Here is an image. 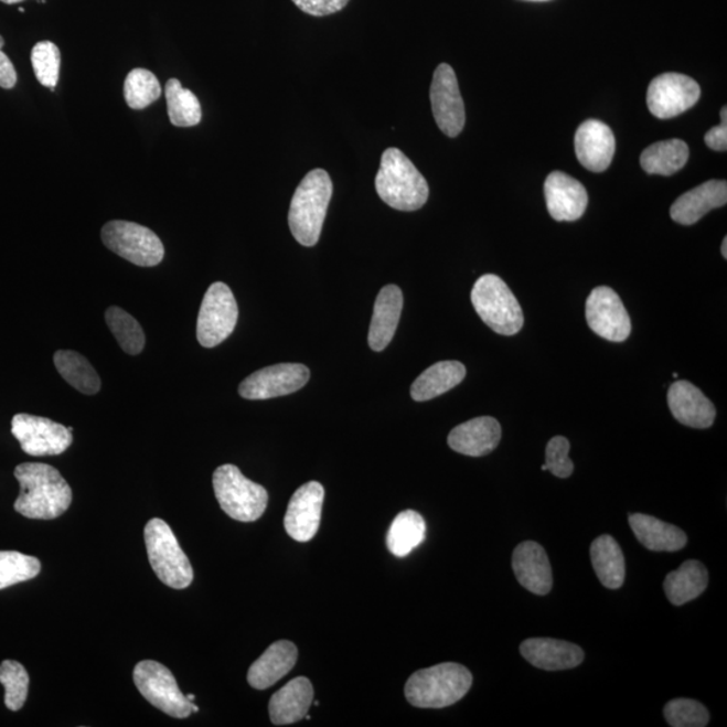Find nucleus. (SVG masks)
<instances>
[{"mask_svg": "<svg viewBox=\"0 0 727 727\" xmlns=\"http://www.w3.org/2000/svg\"><path fill=\"white\" fill-rule=\"evenodd\" d=\"M21 485L14 509L22 516L52 521L68 511L72 489L56 468L46 463H21L14 470Z\"/></svg>", "mask_w": 727, "mask_h": 727, "instance_id": "obj_1", "label": "nucleus"}, {"mask_svg": "<svg viewBox=\"0 0 727 727\" xmlns=\"http://www.w3.org/2000/svg\"><path fill=\"white\" fill-rule=\"evenodd\" d=\"M376 192L384 203L396 211L420 210L429 199V183L415 164L399 149L383 152L381 169L377 171Z\"/></svg>", "mask_w": 727, "mask_h": 727, "instance_id": "obj_2", "label": "nucleus"}, {"mask_svg": "<svg viewBox=\"0 0 727 727\" xmlns=\"http://www.w3.org/2000/svg\"><path fill=\"white\" fill-rule=\"evenodd\" d=\"M332 194V179L325 170H311L299 183L291 200L289 225L302 246L313 247L319 243Z\"/></svg>", "mask_w": 727, "mask_h": 727, "instance_id": "obj_3", "label": "nucleus"}, {"mask_svg": "<svg viewBox=\"0 0 727 727\" xmlns=\"http://www.w3.org/2000/svg\"><path fill=\"white\" fill-rule=\"evenodd\" d=\"M473 676L457 663H442L415 672L406 683L409 704L420 708H443L457 704L469 693Z\"/></svg>", "mask_w": 727, "mask_h": 727, "instance_id": "obj_4", "label": "nucleus"}, {"mask_svg": "<svg viewBox=\"0 0 727 727\" xmlns=\"http://www.w3.org/2000/svg\"><path fill=\"white\" fill-rule=\"evenodd\" d=\"M145 542L152 570L171 589L182 590L192 585L191 560L182 552L179 541L161 518H152L145 527Z\"/></svg>", "mask_w": 727, "mask_h": 727, "instance_id": "obj_5", "label": "nucleus"}, {"mask_svg": "<svg viewBox=\"0 0 727 727\" xmlns=\"http://www.w3.org/2000/svg\"><path fill=\"white\" fill-rule=\"evenodd\" d=\"M213 489L220 506L234 521L256 522L267 510L266 489L248 480L239 468L231 463L217 468L213 473Z\"/></svg>", "mask_w": 727, "mask_h": 727, "instance_id": "obj_6", "label": "nucleus"}, {"mask_svg": "<svg viewBox=\"0 0 727 727\" xmlns=\"http://www.w3.org/2000/svg\"><path fill=\"white\" fill-rule=\"evenodd\" d=\"M472 303L480 319L503 335L521 332L524 314L521 303L498 275L487 274L474 284Z\"/></svg>", "mask_w": 727, "mask_h": 727, "instance_id": "obj_7", "label": "nucleus"}, {"mask_svg": "<svg viewBox=\"0 0 727 727\" xmlns=\"http://www.w3.org/2000/svg\"><path fill=\"white\" fill-rule=\"evenodd\" d=\"M101 239L104 246L132 265L154 267L163 260V243L154 232L143 225L114 220L104 225Z\"/></svg>", "mask_w": 727, "mask_h": 727, "instance_id": "obj_8", "label": "nucleus"}, {"mask_svg": "<svg viewBox=\"0 0 727 727\" xmlns=\"http://www.w3.org/2000/svg\"><path fill=\"white\" fill-rule=\"evenodd\" d=\"M133 683L146 701L168 716L182 719L193 713V702L181 693L174 675L154 660H143L136 665Z\"/></svg>", "mask_w": 727, "mask_h": 727, "instance_id": "obj_9", "label": "nucleus"}, {"mask_svg": "<svg viewBox=\"0 0 727 727\" xmlns=\"http://www.w3.org/2000/svg\"><path fill=\"white\" fill-rule=\"evenodd\" d=\"M239 308L234 292L223 282L213 284L201 303L197 340L204 348H215L234 332Z\"/></svg>", "mask_w": 727, "mask_h": 727, "instance_id": "obj_10", "label": "nucleus"}, {"mask_svg": "<svg viewBox=\"0 0 727 727\" xmlns=\"http://www.w3.org/2000/svg\"><path fill=\"white\" fill-rule=\"evenodd\" d=\"M11 432L24 453L33 457L63 455L73 442L68 427L29 414H18L12 418Z\"/></svg>", "mask_w": 727, "mask_h": 727, "instance_id": "obj_11", "label": "nucleus"}, {"mask_svg": "<svg viewBox=\"0 0 727 727\" xmlns=\"http://www.w3.org/2000/svg\"><path fill=\"white\" fill-rule=\"evenodd\" d=\"M701 87L694 78L681 73H664L653 78L648 88V108L657 119H672L698 103Z\"/></svg>", "mask_w": 727, "mask_h": 727, "instance_id": "obj_12", "label": "nucleus"}, {"mask_svg": "<svg viewBox=\"0 0 727 727\" xmlns=\"http://www.w3.org/2000/svg\"><path fill=\"white\" fill-rule=\"evenodd\" d=\"M310 371L307 365L284 363L254 372L242 382L239 394L248 400H266L290 395L307 386Z\"/></svg>", "mask_w": 727, "mask_h": 727, "instance_id": "obj_13", "label": "nucleus"}, {"mask_svg": "<svg viewBox=\"0 0 727 727\" xmlns=\"http://www.w3.org/2000/svg\"><path fill=\"white\" fill-rule=\"evenodd\" d=\"M430 100L434 119L439 130L449 138L460 136L466 127V106L458 87L456 72L448 64H441L434 72Z\"/></svg>", "mask_w": 727, "mask_h": 727, "instance_id": "obj_14", "label": "nucleus"}, {"mask_svg": "<svg viewBox=\"0 0 727 727\" xmlns=\"http://www.w3.org/2000/svg\"><path fill=\"white\" fill-rule=\"evenodd\" d=\"M586 321L600 338L622 342L632 332L631 317L621 298L610 287H596L586 301Z\"/></svg>", "mask_w": 727, "mask_h": 727, "instance_id": "obj_15", "label": "nucleus"}, {"mask_svg": "<svg viewBox=\"0 0 727 727\" xmlns=\"http://www.w3.org/2000/svg\"><path fill=\"white\" fill-rule=\"evenodd\" d=\"M325 489L317 481L297 489L285 516L286 533L297 542H309L319 533Z\"/></svg>", "mask_w": 727, "mask_h": 727, "instance_id": "obj_16", "label": "nucleus"}, {"mask_svg": "<svg viewBox=\"0 0 727 727\" xmlns=\"http://www.w3.org/2000/svg\"><path fill=\"white\" fill-rule=\"evenodd\" d=\"M545 194L548 213L557 222H577L588 207V192L582 183L562 171L547 177Z\"/></svg>", "mask_w": 727, "mask_h": 727, "instance_id": "obj_17", "label": "nucleus"}, {"mask_svg": "<svg viewBox=\"0 0 727 727\" xmlns=\"http://www.w3.org/2000/svg\"><path fill=\"white\" fill-rule=\"evenodd\" d=\"M574 143L579 163L595 173L607 170L613 161L614 133L612 128L600 120H588L580 125Z\"/></svg>", "mask_w": 727, "mask_h": 727, "instance_id": "obj_18", "label": "nucleus"}, {"mask_svg": "<svg viewBox=\"0 0 727 727\" xmlns=\"http://www.w3.org/2000/svg\"><path fill=\"white\" fill-rule=\"evenodd\" d=\"M512 568L517 582L536 596L553 589V570L546 549L536 542H523L512 555Z\"/></svg>", "mask_w": 727, "mask_h": 727, "instance_id": "obj_19", "label": "nucleus"}, {"mask_svg": "<svg viewBox=\"0 0 727 727\" xmlns=\"http://www.w3.org/2000/svg\"><path fill=\"white\" fill-rule=\"evenodd\" d=\"M669 407L680 424L693 429H708L716 420V407L694 384L680 381L669 389Z\"/></svg>", "mask_w": 727, "mask_h": 727, "instance_id": "obj_20", "label": "nucleus"}, {"mask_svg": "<svg viewBox=\"0 0 727 727\" xmlns=\"http://www.w3.org/2000/svg\"><path fill=\"white\" fill-rule=\"evenodd\" d=\"M521 653L534 667L545 671L576 669L585 659L582 648L577 644L543 638L523 641Z\"/></svg>", "mask_w": 727, "mask_h": 727, "instance_id": "obj_21", "label": "nucleus"}, {"mask_svg": "<svg viewBox=\"0 0 727 727\" xmlns=\"http://www.w3.org/2000/svg\"><path fill=\"white\" fill-rule=\"evenodd\" d=\"M501 439V426L492 417H480L466 421L451 430L448 443L457 453L482 457L492 453Z\"/></svg>", "mask_w": 727, "mask_h": 727, "instance_id": "obj_22", "label": "nucleus"}, {"mask_svg": "<svg viewBox=\"0 0 727 727\" xmlns=\"http://www.w3.org/2000/svg\"><path fill=\"white\" fill-rule=\"evenodd\" d=\"M727 203L726 181H707L701 186L681 195L671 206V217L675 223L693 225L708 212Z\"/></svg>", "mask_w": 727, "mask_h": 727, "instance_id": "obj_23", "label": "nucleus"}, {"mask_svg": "<svg viewBox=\"0 0 727 727\" xmlns=\"http://www.w3.org/2000/svg\"><path fill=\"white\" fill-rule=\"evenodd\" d=\"M298 650L295 643L287 640L277 641L250 665L247 681L255 689H267L278 683L295 669Z\"/></svg>", "mask_w": 727, "mask_h": 727, "instance_id": "obj_24", "label": "nucleus"}, {"mask_svg": "<svg viewBox=\"0 0 727 727\" xmlns=\"http://www.w3.org/2000/svg\"><path fill=\"white\" fill-rule=\"evenodd\" d=\"M313 699V684L308 677H296L272 695L268 705L271 723L277 726L299 723L307 717Z\"/></svg>", "mask_w": 727, "mask_h": 727, "instance_id": "obj_25", "label": "nucleus"}, {"mask_svg": "<svg viewBox=\"0 0 727 727\" xmlns=\"http://www.w3.org/2000/svg\"><path fill=\"white\" fill-rule=\"evenodd\" d=\"M403 292L398 286L388 285L378 292L372 317L368 342L372 351L382 352L393 341L399 325Z\"/></svg>", "mask_w": 727, "mask_h": 727, "instance_id": "obj_26", "label": "nucleus"}, {"mask_svg": "<svg viewBox=\"0 0 727 727\" xmlns=\"http://www.w3.org/2000/svg\"><path fill=\"white\" fill-rule=\"evenodd\" d=\"M629 525L641 545L651 552L675 553L687 545V535L680 527L657 517L634 513L629 515Z\"/></svg>", "mask_w": 727, "mask_h": 727, "instance_id": "obj_27", "label": "nucleus"}, {"mask_svg": "<svg viewBox=\"0 0 727 727\" xmlns=\"http://www.w3.org/2000/svg\"><path fill=\"white\" fill-rule=\"evenodd\" d=\"M591 565L598 579L608 589H620L626 580V558L614 537L598 536L590 547Z\"/></svg>", "mask_w": 727, "mask_h": 727, "instance_id": "obj_28", "label": "nucleus"}, {"mask_svg": "<svg viewBox=\"0 0 727 727\" xmlns=\"http://www.w3.org/2000/svg\"><path fill=\"white\" fill-rule=\"evenodd\" d=\"M708 585V571L699 560H686L665 577L664 591L669 601L675 607L698 598Z\"/></svg>", "mask_w": 727, "mask_h": 727, "instance_id": "obj_29", "label": "nucleus"}, {"mask_svg": "<svg viewBox=\"0 0 727 727\" xmlns=\"http://www.w3.org/2000/svg\"><path fill=\"white\" fill-rule=\"evenodd\" d=\"M467 376V368L460 362H439L427 368L411 386L414 400L426 402L453 389Z\"/></svg>", "mask_w": 727, "mask_h": 727, "instance_id": "obj_30", "label": "nucleus"}, {"mask_svg": "<svg viewBox=\"0 0 727 727\" xmlns=\"http://www.w3.org/2000/svg\"><path fill=\"white\" fill-rule=\"evenodd\" d=\"M689 150L681 139L664 140L643 151L640 162L648 174L672 175L687 163Z\"/></svg>", "mask_w": 727, "mask_h": 727, "instance_id": "obj_31", "label": "nucleus"}, {"mask_svg": "<svg viewBox=\"0 0 727 727\" xmlns=\"http://www.w3.org/2000/svg\"><path fill=\"white\" fill-rule=\"evenodd\" d=\"M425 518L418 512L403 511L391 524L387 534V547L395 557L405 558L425 541Z\"/></svg>", "mask_w": 727, "mask_h": 727, "instance_id": "obj_32", "label": "nucleus"}, {"mask_svg": "<svg viewBox=\"0 0 727 727\" xmlns=\"http://www.w3.org/2000/svg\"><path fill=\"white\" fill-rule=\"evenodd\" d=\"M54 365L58 374L73 388L85 395H95L101 388L96 370L83 354L75 351H58L54 354Z\"/></svg>", "mask_w": 727, "mask_h": 727, "instance_id": "obj_33", "label": "nucleus"}, {"mask_svg": "<svg viewBox=\"0 0 727 727\" xmlns=\"http://www.w3.org/2000/svg\"><path fill=\"white\" fill-rule=\"evenodd\" d=\"M171 125L175 127H194L203 119L201 104L192 90L182 87L177 78H170L164 90Z\"/></svg>", "mask_w": 727, "mask_h": 727, "instance_id": "obj_34", "label": "nucleus"}, {"mask_svg": "<svg viewBox=\"0 0 727 727\" xmlns=\"http://www.w3.org/2000/svg\"><path fill=\"white\" fill-rule=\"evenodd\" d=\"M106 321L121 350L132 356L143 351L146 344L143 329L126 310L118 307L109 308L106 311Z\"/></svg>", "mask_w": 727, "mask_h": 727, "instance_id": "obj_35", "label": "nucleus"}, {"mask_svg": "<svg viewBox=\"0 0 727 727\" xmlns=\"http://www.w3.org/2000/svg\"><path fill=\"white\" fill-rule=\"evenodd\" d=\"M162 88L154 73L137 68L128 73L125 82V99L132 109H145L160 99Z\"/></svg>", "mask_w": 727, "mask_h": 727, "instance_id": "obj_36", "label": "nucleus"}, {"mask_svg": "<svg viewBox=\"0 0 727 727\" xmlns=\"http://www.w3.org/2000/svg\"><path fill=\"white\" fill-rule=\"evenodd\" d=\"M41 573V562L17 552H0V590L26 582Z\"/></svg>", "mask_w": 727, "mask_h": 727, "instance_id": "obj_37", "label": "nucleus"}, {"mask_svg": "<svg viewBox=\"0 0 727 727\" xmlns=\"http://www.w3.org/2000/svg\"><path fill=\"white\" fill-rule=\"evenodd\" d=\"M29 674L15 660L0 664V683L6 689L4 704L11 712L21 710L29 694Z\"/></svg>", "mask_w": 727, "mask_h": 727, "instance_id": "obj_38", "label": "nucleus"}, {"mask_svg": "<svg viewBox=\"0 0 727 727\" xmlns=\"http://www.w3.org/2000/svg\"><path fill=\"white\" fill-rule=\"evenodd\" d=\"M32 65L36 81L44 87L54 89L58 83L61 54L60 49L51 41L39 42L33 47Z\"/></svg>", "mask_w": 727, "mask_h": 727, "instance_id": "obj_39", "label": "nucleus"}, {"mask_svg": "<svg viewBox=\"0 0 727 727\" xmlns=\"http://www.w3.org/2000/svg\"><path fill=\"white\" fill-rule=\"evenodd\" d=\"M664 718L672 727H705L710 720V714L699 702L681 698L665 705Z\"/></svg>", "mask_w": 727, "mask_h": 727, "instance_id": "obj_40", "label": "nucleus"}, {"mask_svg": "<svg viewBox=\"0 0 727 727\" xmlns=\"http://www.w3.org/2000/svg\"><path fill=\"white\" fill-rule=\"evenodd\" d=\"M570 451V442L565 437H554L547 443L546 449V467L549 472L557 475L559 479H567L574 472V463L568 458Z\"/></svg>", "mask_w": 727, "mask_h": 727, "instance_id": "obj_41", "label": "nucleus"}, {"mask_svg": "<svg viewBox=\"0 0 727 727\" xmlns=\"http://www.w3.org/2000/svg\"><path fill=\"white\" fill-rule=\"evenodd\" d=\"M292 2L309 15L327 17L344 10L350 0H292Z\"/></svg>", "mask_w": 727, "mask_h": 727, "instance_id": "obj_42", "label": "nucleus"}, {"mask_svg": "<svg viewBox=\"0 0 727 727\" xmlns=\"http://www.w3.org/2000/svg\"><path fill=\"white\" fill-rule=\"evenodd\" d=\"M4 40L0 35V87L11 89L17 84V71L10 58L2 52Z\"/></svg>", "mask_w": 727, "mask_h": 727, "instance_id": "obj_43", "label": "nucleus"}, {"mask_svg": "<svg viewBox=\"0 0 727 727\" xmlns=\"http://www.w3.org/2000/svg\"><path fill=\"white\" fill-rule=\"evenodd\" d=\"M705 142L712 150H727V121H720V125L712 128L705 136Z\"/></svg>", "mask_w": 727, "mask_h": 727, "instance_id": "obj_44", "label": "nucleus"}, {"mask_svg": "<svg viewBox=\"0 0 727 727\" xmlns=\"http://www.w3.org/2000/svg\"><path fill=\"white\" fill-rule=\"evenodd\" d=\"M720 253H723L724 259H727V239L725 237L723 247H720Z\"/></svg>", "mask_w": 727, "mask_h": 727, "instance_id": "obj_45", "label": "nucleus"}, {"mask_svg": "<svg viewBox=\"0 0 727 727\" xmlns=\"http://www.w3.org/2000/svg\"><path fill=\"white\" fill-rule=\"evenodd\" d=\"M0 2H3L6 4H17L23 2V0H0Z\"/></svg>", "mask_w": 727, "mask_h": 727, "instance_id": "obj_46", "label": "nucleus"}, {"mask_svg": "<svg viewBox=\"0 0 727 727\" xmlns=\"http://www.w3.org/2000/svg\"><path fill=\"white\" fill-rule=\"evenodd\" d=\"M186 698L191 702H194L195 701V695L189 694V695H186Z\"/></svg>", "mask_w": 727, "mask_h": 727, "instance_id": "obj_47", "label": "nucleus"}, {"mask_svg": "<svg viewBox=\"0 0 727 727\" xmlns=\"http://www.w3.org/2000/svg\"><path fill=\"white\" fill-rule=\"evenodd\" d=\"M542 470H547L546 463L545 466H542Z\"/></svg>", "mask_w": 727, "mask_h": 727, "instance_id": "obj_48", "label": "nucleus"}, {"mask_svg": "<svg viewBox=\"0 0 727 727\" xmlns=\"http://www.w3.org/2000/svg\"><path fill=\"white\" fill-rule=\"evenodd\" d=\"M535 2H545V0H535Z\"/></svg>", "mask_w": 727, "mask_h": 727, "instance_id": "obj_49", "label": "nucleus"}]
</instances>
